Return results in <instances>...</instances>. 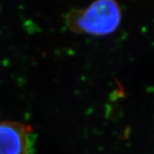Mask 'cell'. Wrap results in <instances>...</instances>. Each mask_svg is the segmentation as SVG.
<instances>
[{
	"label": "cell",
	"mask_w": 154,
	"mask_h": 154,
	"mask_svg": "<svg viewBox=\"0 0 154 154\" xmlns=\"http://www.w3.org/2000/svg\"><path fill=\"white\" fill-rule=\"evenodd\" d=\"M121 21V8L116 0H95L86 9H73L65 15V23L73 33L94 36L113 33Z\"/></svg>",
	"instance_id": "1"
},
{
	"label": "cell",
	"mask_w": 154,
	"mask_h": 154,
	"mask_svg": "<svg viewBox=\"0 0 154 154\" xmlns=\"http://www.w3.org/2000/svg\"><path fill=\"white\" fill-rule=\"evenodd\" d=\"M32 127L14 121L0 122V154H33Z\"/></svg>",
	"instance_id": "2"
}]
</instances>
